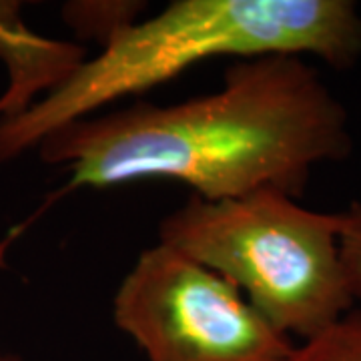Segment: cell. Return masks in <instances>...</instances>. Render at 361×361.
<instances>
[{
	"instance_id": "7",
	"label": "cell",
	"mask_w": 361,
	"mask_h": 361,
	"mask_svg": "<svg viewBox=\"0 0 361 361\" xmlns=\"http://www.w3.org/2000/svg\"><path fill=\"white\" fill-rule=\"evenodd\" d=\"M339 241L353 293L361 301V203H351L339 213Z\"/></svg>"
},
{
	"instance_id": "4",
	"label": "cell",
	"mask_w": 361,
	"mask_h": 361,
	"mask_svg": "<svg viewBox=\"0 0 361 361\" xmlns=\"http://www.w3.org/2000/svg\"><path fill=\"white\" fill-rule=\"evenodd\" d=\"M113 319L147 361H285L295 345L219 273L163 243L118 283Z\"/></svg>"
},
{
	"instance_id": "1",
	"label": "cell",
	"mask_w": 361,
	"mask_h": 361,
	"mask_svg": "<svg viewBox=\"0 0 361 361\" xmlns=\"http://www.w3.org/2000/svg\"><path fill=\"white\" fill-rule=\"evenodd\" d=\"M68 175L56 193L171 179L207 201L261 189L299 197L311 171L353 151L345 104L303 56L237 61L223 87L173 104L137 103L75 121L40 142Z\"/></svg>"
},
{
	"instance_id": "8",
	"label": "cell",
	"mask_w": 361,
	"mask_h": 361,
	"mask_svg": "<svg viewBox=\"0 0 361 361\" xmlns=\"http://www.w3.org/2000/svg\"><path fill=\"white\" fill-rule=\"evenodd\" d=\"M0 361H26L25 357L16 355V353H11V351H2L0 349Z\"/></svg>"
},
{
	"instance_id": "6",
	"label": "cell",
	"mask_w": 361,
	"mask_h": 361,
	"mask_svg": "<svg viewBox=\"0 0 361 361\" xmlns=\"http://www.w3.org/2000/svg\"><path fill=\"white\" fill-rule=\"evenodd\" d=\"M285 361H361V310L293 345Z\"/></svg>"
},
{
	"instance_id": "3",
	"label": "cell",
	"mask_w": 361,
	"mask_h": 361,
	"mask_svg": "<svg viewBox=\"0 0 361 361\" xmlns=\"http://www.w3.org/2000/svg\"><path fill=\"white\" fill-rule=\"evenodd\" d=\"M159 243L235 285L279 329L301 339L355 305L339 241V213L261 189L237 199L191 197L159 223Z\"/></svg>"
},
{
	"instance_id": "5",
	"label": "cell",
	"mask_w": 361,
	"mask_h": 361,
	"mask_svg": "<svg viewBox=\"0 0 361 361\" xmlns=\"http://www.w3.org/2000/svg\"><path fill=\"white\" fill-rule=\"evenodd\" d=\"M0 59L11 75L0 97V121H6L37 103L40 92L56 89L85 61V51L75 42L37 37L23 23L16 2H0Z\"/></svg>"
},
{
	"instance_id": "2",
	"label": "cell",
	"mask_w": 361,
	"mask_h": 361,
	"mask_svg": "<svg viewBox=\"0 0 361 361\" xmlns=\"http://www.w3.org/2000/svg\"><path fill=\"white\" fill-rule=\"evenodd\" d=\"M317 56L334 68L361 61V13L351 0H175L116 30L25 113L0 121V163L14 161L104 104L155 89L209 59Z\"/></svg>"
}]
</instances>
